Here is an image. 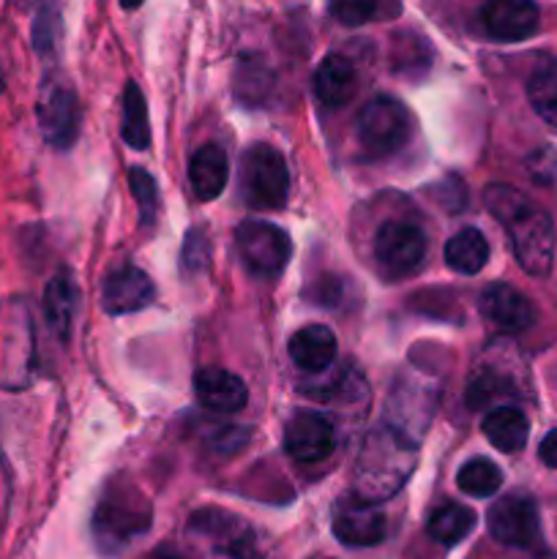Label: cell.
<instances>
[{"label": "cell", "instance_id": "cell-19", "mask_svg": "<svg viewBox=\"0 0 557 559\" xmlns=\"http://www.w3.org/2000/svg\"><path fill=\"white\" fill-rule=\"evenodd\" d=\"M287 349L298 369L320 374L336 360V336L325 325H306L289 338Z\"/></svg>", "mask_w": 557, "mask_h": 559}, {"label": "cell", "instance_id": "cell-24", "mask_svg": "<svg viewBox=\"0 0 557 559\" xmlns=\"http://www.w3.org/2000/svg\"><path fill=\"white\" fill-rule=\"evenodd\" d=\"M475 527V513L470 508L457 506V502H448V506H440L435 513L429 516V530L431 538L442 546H457L473 533Z\"/></svg>", "mask_w": 557, "mask_h": 559}, {"label": "cell", "instance_id": "cell-33", "mask_svg": "<svg viewBox=\"0 0 557 559\" xmlns=\"http://www.w3.org/2000/svg\"><path fill=\"white\" fill-rule=\"evenodd\" d=\"M120 5H123V9H129V11H134V9H140L142 0H120Z\"/></svg>", "mask_w": 557, "mask_h": 559}, {"label": "cell", "instance_id": "cell-23", "mask_svg": "<svg viewBox=\"0 0 557 559\" xmlns=\"http://www.w3.org/2000/svg\"><path fill=\"white\" fill-rule=\"evenodd\" d=\"M489 262V240L475 227H464L446 243V265L462 276H475Z\"/></svg>", "mask_w": 557, "mask_h": 559}, {"label": "cell", "instance_id": "cell-29", "mask_svg": "<svg viewBox=\"0 0 557 559\" xmlns=\"http://www.w3.org/2000/svg\"><path fill=\"white\" fill-rule=\"evenodd\" d=\"M58 36H60L58 9H55L52 3H47L42 11H38L36 22H33V47H36V52L42 55L52 52L55 44H58Z\"/></svg>", "mask_w": 557, "mask_h": 559}, {"label": "cell", "instance_id": "cell-5", "mask_svg": "<svg viewBox=\"0 0 557 559\" xmlns=\"http://www.w3.org/2000/svg\"><path fill=\"white\" fill-rule=\"evenodd\" d=\"M355 136L369 158H386L396 153L410 136V115L393 96H375L355 118Z\"/></svg>", "mask_w": 557, "mask_h": 559}, {"label": "cell", "instance_id": "cell-20", "mask_svg": "<svg viewBox=\"0 0 557 559\" xmlns=\"http://www.w3.org/2000/svg\"><path fill=\"white\" fill-rule=\"evenodd\" d=\"M189 180L194 189L197 200L211 202L224 191L229 180V158L218 145H202L200 151L191 156L189 164Z\"/></svg>", "mask_w": 557, "mask_h": 559}, {"label": "cell", "instance_id": "cell-26", "mask_svg": "<svg viewBox=\"0 0 557 559\" xmlns=\"http://www.w3.org/2000/svg\"><path fill=\"white\" fill-rule=\"evenodd\" d=\"M528 98L535 115L557 129V60L533 71L528 82Z\"/></svg>", "mask_w": 557, "mask_h": 559}, {"label": "cell", "instance_id": "cell-16", "mask_svg": "<svg viewBox=\"0 0 557 559\" xmlns=\"http://www.w3.org/2000/svg\"><path fill=\"white\" fill-rule=\"evenodd\" d=\"M420 409L435 415V399H429V382H418L410 374L407 380L396 382V388H393L388 424H391L393 429L402 431L404 437H410L413 442H418L431 420L429 415H424Z\"/></svg>", "mask_w": 557, "mask_h": 559}, {"label": "cell", "instance_id": "cell-12", "mask_svg": "<svg viewBox=\"0 0 557 559\" xmlns=\"http://www.w3.org/2000/svg\"><path fill=\"white\" fill-rule=\"evenodd\" d=\"M481 314L502 333H524L535 322V306L511 284H489L481 293Z\"/></svg>", "mask_w": 557, "mask_h": 559}, {"label": "cell", "instance_id": "cell-2", "mask_svg": "<svg viewBox=\"0 0 557 559\" xmlns=\"http://www.w3.org/2000/svg\"><path fill=\"white\" fill-rule=\"evenodd\" d=\"M418 464L415 442L393 429L391 424L377 426L364 440L353 473L355 497L369 502H386L402 489Z\"/></svg>", "mask_w": 557, "mask_h": 559}, {"label": "cell", "instance_id": "cell-28", "mask_svg": "<svg viewBox=\"0 0 557 559\" xmlns=\"http://www.w3.org/2000/svg\"><path fill=\"white\" fill-rule=\"evenodd\" d=\"M129 186H131V194H134L137 207H140V224L142 227L151 229L153 222H156V213H158V189H156V180L147 169L142 167H131L129 169Z\"/></svg>", "mask_w": 557, "mask_h": 559}, {"label": "cell", "instance_id": "cell-15", "mask_svg": "<svg viewBox=\"0 0 557 559\" xmlns=\"http://www.w3.org/2000/svg\"><path fill=\"white\" fill-rule=\"evenodd\" d=\"M538 5L535 0H486L481 22L497 41H524L538 31Z\"/></svg>", "mask_w": 557, "mask_h": 559}, {"label": "cell", "instance_id": "cell-3", "mask_svg": "<svg viewBox=\"0 0 557 559\" xmlns=\"http://www.w3.org/2000/svg\"><path fill=\"white\" fill-rule=\"evenodd\" d=\"M147 527H151V502L145 500V495L129 480H112L98 500L96 516H93L98 546L112 555L140 538Z\"/></svg>", "mask_w": 557, "mask_h": 559}, {"label": "cell", "instance_id": "cell-21", "mask_svg": "<svg viewBox=\"0 0 557 559\" xmlns=\"http://www.w3.org/2000/svg\"><path fill=\"white\" fill-rule=\"evenodd\" d=\"M76 287L69 278V273H58L55 278H49L47 289H44V322L52 331L55 338L66 342L71 336V325H74L76 314Z\"/></svg>", "mask_w": 557, "mask_h": 559}, {"label": "cell", "instance_id": "cell-18", "mask_svg": "<svg viewBox=\"0 0 557 559\" xmlns=\"http://www.w3.org/2000/svg\"><path fill=\"white\" fill-rule=\"evenodd\" d=\"M358 91V74L355 66L342 55H328L315 71V96L320 107L339 109L349 102Z\"/></svg>", "mask_w": 557, "mask_h": 559}, {"label": "cell", "instance_id": "cell-22", "mask_svg": "<svg viewBox=\"0 0 557 559\" xmlns=\"http://www.w3.org/2000/svg\"><path fill=\"white\" fill-rule=\"evenodd\" d=\"M481 431H484V437L497 448V451L519 453L528 445L530 424L528 418H524L522 409L497 407L486 415L484 424H481Z\"/></svg>", "mask_w": 557, "mask_h": 559}, {"label": "cell", "instance_id": "cell-10", "mask_svg": "<svg viewBox=\"0 0 557 559\" xmlns=\"http://www.w3.org/2000/svg\"><path fill=\"white\" fill-rule=\"evenodd\" d=\"M336 448V431L322 413L300 409L284 426V451L304 464H317L328 459Z\"/></svg>", "mask_w": 557, "mask_h": 559}, {"label": "cell", "instance_id": "cell-9", "mask_svg": "<svg viewBox=\"0 0 557 559\" xmlns=\"http://www.w3.org/2000/svg\"><path fill=\"white\" fill-rule=\"evenodd\" d=\"M486 527L502 546H533L538 540V508L530 497H500L486 513Z\"/></svg>", "mask_w": 557, "mask_h": 559}, {"label": "cell", "instance_id": "cell-1", "mask_svg": "<svg viewBox=\"0 0 557 559\" xmlns=\"http://www.w3.org/2000/svg\"><path fill=\"white\" fill-rule=\"evenodd\" d=\"M484 205L506 227L519 265L530 276H549L555 265V224L549 213L506 183L489 186L484 191Z\"/></svg>", "mask_w": 557, "mask_h": 559}, {"label": "cell", "instance_id": "cell-6", "mask_svg": "<svg viewBox=\"0 0 557 559\" xmlns=\"http://www.w3.org/2000/svg\"><path fill=\"white\" fill-rule=\"evenodd\" d=\"M235 246L244 265L265 278L278 276L293 254L289 235L271 222H244L235 229Z\"/></svg>", "mask_w": 557, "mask_h": 559}, {"label": "cell", "instance_id": "cell-11", "mask_svg": "<svg viewBox=\"0 0 557 559\" xmlns=\"http://www.w3.org/2000/svg\"><path fill=\"white\" fill-rule=\"evenodd\" d=\"M386 513L377 508V502L360 500V497H349L342 500L333 511V535L342 540L344 546H377L386 538Z\"/></svg>", "mask_w": 557, "mask_h": 559}, {"label": "cell", "instance_id": "cell-14", "mask_svg": "<svg viewBox=\"0 0 557 559\" xmlns=\"http://www.w3.org/2000/svg\"><path fill=\"white\" fill-rule=\"evenodd\" d=\"M189 530L205 535L216 555L227 559H254V538L238 516L222 511L197 513L189 522Z\"/></svg>", "mask_w": 557, "mask_h": 559}, {"label": "cell", "instance_id": "cell-31", "mask_svg": "<svg viewBox=\"0 0 557 559\" xmlns=\"http://www.w3.org/2000/svg\"><path fill=\"white\" fill-rule=\"evenodd\" d=\"M538 456H541V462L546 464V467L557 469V429H552L549 435H546L544 440H541Z\"/></svg>", "mask_w": 557, "mask_h": 559}, {"label": "cell", "instance_id": "cell-32", "mask_svg": "<svg viewBox=\"0 0 557 559\" xmlns=\"http://www.w3.org/2000/svg\"><path fill=\"white\" fill-rule=\"evenodd\" d=\"M140 559H186V557L178 555V551H173V549H156V551H151V555H145Z\"/></svg>", "mask_w": 557, "mask_h": 559}, {"label": "cell", "instance_id": "cell-4", "mask_svg": "<svg viewBox=\"0 0 557 559\" xmlns=\"http://www.w3.org/2000/svg\"><path fill=\"white\" fill-rule=\"evenodd\" d=\"M287 162L276 147L257 142L240 158V197L251 211H278L287 202Z\"/></svg>", "mask_w": 557, "mask_h": 559}, {"label": "cell", "instance_id": "cell-13", "mask_svg": "<svg viewBox=\"0 0 557 559\" xmlns=\"http://www.w3.org/2000/svg\"><path fill=\"white\" fill-rule=\"evenodd\" d=\"M156 298V287L137 265H120L107 273L102 284V306L107 314H131Z\"/></svg>", "mask_w": 557, "mask_h": 559}, {"label": "cell", "instance_id": "cell-25", "mask_svg": "<svg viewBox=\"0 0 557 559\" xmlns=\"http://www.w3.org/2000/svg\"><path fill=\"white\" fill-rule=\"evenodd\" d=\"M123 134L126 145L134 151H145L151 145V129H147V107L137 82H126L123 91Z\"/></svg>", "mask_w": 557, "mask_h": 559}, {"label": "cell", "instance_id": "cell-30", "mask_svg": "<svg viewBox=\"0 0 557 559\" xmlns=\"http://www.w3.org/2000/svg\"><path fill=\"white\" fill-rule=\"evenodd\" d=\"M377 11V0H331V14L342 25L358 27L369 22Z\"/></svg>", "mask_w": 557, "mask_h": 559}, {"label": "cell", "instance_id": "cell-7", "mask_svg": "<svg viewBox=\"0 0 557 559\" xmlns=\"http://www.w3.org/2000/svg\"><path fill=\"white\" fill-rule=\"evenodd\" d=\"M38 126H42V134L55 151H69L71 145L80 136L82 126V109L80 98L71 91L66 82L60 80H47L42 87V96H38Z\"/></svg>", "mask_w": 557, "mask_h": 559}, {"label": "cell", "instance_id": "cell-34", "mask_svg": "<svg viewBox=\"0 0 557 559\" xmlns=\"http://www.w3.org/2000/svg\"><path fill=\"white\" fill-rule=\"evenodd\" d=\"M0 93H3V74H0Z\"/></svg>", "mask_w": 557, "mask_h": 559}, {"label": "cell", "instance_id": "cell-17", "mask_svg": "<svg viewBox=\"0 0 557 559\" xmlns=\"http://www.w3.org/2000/svg\"><path fill=\"white\" fill-rule=\"evenodd\" d=\"M197 402L211 413H238L249 402V388L227 369H202L194 380Z\"/></svg>", "mask_w": 557, "mask_h": 559}, {"label": "cell", "instance_id": "cell-27", "mask_svg": "<svg viewBox=\"0 0 557 559\" xmlns=\"http://www.w3.org/2000/svg\"><path fill=\"white\" fill-rule=\"evenodd\" d=\"M457 486L470 497H491L502 486V473L489 459H470L457 475Z\"/></svg>", "mask_w": 557, "mask_h": 559}, {"label": "cell", "instance_id": "cell-8", "mask_svg": "<svg viewBox=\"0 0 557 559\" xmlns=\"http://www.w3.org/2000/svg\"><path fill=\"white\" fill-rule=\"evenodd\" d=\"M426 257V235L410 222L382 224L375 238V260L388 276H407L418 271Z\"/></svg>", "mask_w": 557, "mask_h": 559}]
</instances>
